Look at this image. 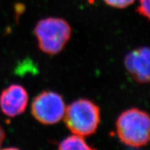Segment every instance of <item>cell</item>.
Here are the masks:
<instances>
[{
  "label": "cell",
  "instance_id": "3957f363",
  "mask_svg": "<svg viewBox=\"0 0 150 150\" xmlns=\"http://www.w3.org/2000/svg\"><path fill=\"white\" fill-rule=\"evenodd\" d=\"M34 33L41 51L54 55L59 54L65 47L70 38L72 29L63 19L48 18L38 22Z\"/></svg>",
  "mask_w": 150,
  "mask_h": 150
},
{
  "label": "cell",
  "instance_id": "ba28073f",
  "mask_svg": "<svg viewBox=\"0 0 150 150\" xmlns=\"http://www.w3.org/2000/svg\"><path fill=\"white\" fill-rule=\"evenodd\" d=\"M106 4L118 8H124L132 4L135 0H104Z\"/></svg>",
  "mask_w": 150,
  "mask_h": 150
},
{
  "label": "cell",
  "instance_id": "9c48e42d",
  "mask_svg": "<svg viewBox=\"0 0 150 150\" xmlns=\"http://www.w3.org/2000/svg\"><path fill=\"white\" fill-rule=\"evenodd\" d=\"M136 12L149 20V0H140L139 6L137 8Z\"/></svg>",
  "mask_w": 150,
  "mask_h": 150
},
{
  "label": "cell",
  "instance_id": "5b68a950",
  "mask_svg": "<svg viewBox=\"0 0 150 150\" xmlns=\"http://www.w3.org/2000/svg\"><path fill=\"white\" fill-rule=\"evenodd\" d=\"M29 101L27 91L22 86L13 84L4 90L0 96V107L8 117H16L25 111Z\"/></svg>",
  "mask_w": 150,
  "mask_h": 150
},
{
  "label": "cell",
  "instance_id": "7a4b0ae2",
  "mask_svg": "<svg viewBox=\"0 0 150 150\" xmlns=\"http://www.w3.org/2000/svg\"><path fill=\"white\" fill-rule=\"evenodd\" d=\"M64 122L73 134L88 136L95 134L100 122L99 106L91 100L80 99L65 108Z\"/></svg>",
  "mask_w": 150,
  "mask_h": 150
},
{
  "label": "cell",
  "instance_id": "277c9868",
  "mask_svg": "<svg viewBox=\"0 0 150 150\" xmlns=\"http://www.w3.org/2000/svg\"><path fill=\"white\" fill-rule=\"evenodd\" d=\"M65 105L62 96L52 91H43L33 99L31 113L43 125H54L63 117Z\"/></svg>",
  "mask_w": 150,
  "mask_h": 150
},
{
  "label": "cell",
  "instance_id": "8992f818",
  "mask_svg": "<svg viewBox=\"0 0 150 150\" xmlns=\"http://www.w3.org/2000/svg\"><path fill=\"white\" fill-rule=\"evenodd\" d=\"M149 50L148 47H142L127 54L125 65L134 80L140 83L149 81Z\"/></svg>",
  "mask_w": 150,
  "mask_h": 150
},
{
  "label": "cell",
  "instance_id": "30bf717a",
  "mask_svg": "<svg viewBox=\"0 0 150 150\" xmlns=\"http://www.w3.org/2000/svg\"><path fill=\"white\" fill-rule=\"evenodd\" d=\"M5 138V133L4 129H2L1 125H0V147H1V145H2L4 140Z\"/></svg>",
  "mask_w": 150,
  "mask_h": 150
},
{
  "label": "cell",
  "instance_id": "52a82bcc",
  "mask_svg": "<svg viewBox=\"0 0 150 150\" xmlns=\"http://www.w3.org/2000/svg\"><path fill=\"white\" fill-rule=\"evenodd\" d=\"M59 149L69 150V149H93V148L88 145L83 136L79 135L67 137L59 144Z\"/></svg>",
  "mask_w": 150,
  "mask_h": 150
},
{
  "label": "cell",
  "instance_id": "6da1fadb",
  "mask_svg": "<svg viewBox=\"0 0 150 150\" xmlns=\"http://www.w3.org/2000/svg\"><path fill=\"white\" fill-rule=\"evenodd\" d=\"M116 129L125 145L136 148L145 146L149 141V114L136 108L125 110L117 118Z\"/></svg>",
  "mask_w": 150,
  "mask_h": 150
}]
</instances>
